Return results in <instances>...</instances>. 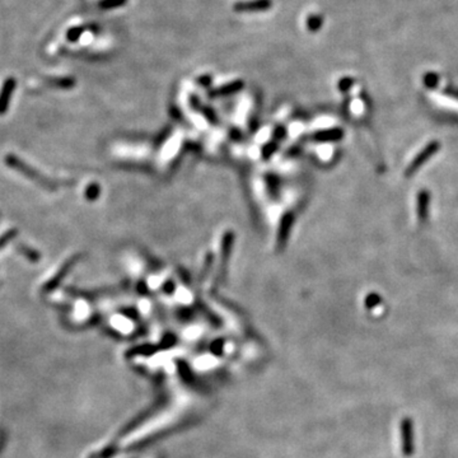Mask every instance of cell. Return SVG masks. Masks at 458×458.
<instances>
[{
	"instance_id": "obj_1",
	"label": "cell",
	"mask_w": 458,
	"mask_h": 458,
	"mask_svg": "<svg viewBox=\"0 0 458 458\" xmlns=\"http://www.w3.org/2000/svg\"><path fill=\"white\" fill-rule=\"evenodd\" d=\"M5 162H7L8 166L13 167L14 170L19 171L20 173H23L25 176L30 177V178H32L33 181L38 182L40 185L45 186L46 189H53L54 187L53 184H51V182L49 181L46 177H43L42 174L38 173V172L33 170V168H31L30 166H27L25 162H23V161L18 159L17 157H14V155H8V157L5 158Z\"/></svg>"
},
{
	"instance_id": "obj_2",
	"label": "cell",
	"mask_w": 458,
	"mask_h": 458,
	"mask_svg": "<svg viewBox=\"0 0 458 458\" xmlns=\"http://www.w3.org/2000/svg\"><path fill=\"white\" fill-rule=\"evenodd\" d=\"M439 148H441V144H439L438 142H431L430 144L426 145V147L424 148V149L421 150V152L419 153V154L416 155L413 161H411L410 166L406 168V171H405L406 177L413 176L414 172L418 170V168H420L421 166H423V163L425 162V161H428L429 158H430L431 155H433L434 153L439 149Z\"/></svg>"
},
{
	"instance_id": "obj_3",
	"label": "cell",
	"mask_w": 458,
	"mask_h": 458,
	"mask_svg": "<svg viewBox=\"0 0 458 458\" xmlns=\"http://www.w3.org/2000/svg\"><path fill=\"white\" fill-rule=\"evenodd\" d=\"M271 0H249V2H238L233 5V9L239 13L249 12H262L271 8Z\"/></svg>"
},
{
	"instance_id": "obj_4",
	"label": "cell",
	"mask_w": 458,
	"mask_h": 458,
	"mask_svg": "<svg viewBox=\"0 0 458 458\" xmlns=\"http://www.w3.org/2000/svg\"><path fill=\"white\" fill-rule=\"evenodd\" d=\"M401 434H402V452L405 456H411L414 451L413 444V423L410 419H403L401 424Z\"/></svg>"
},
{
	"instance_id": "obj_5",
	"label": "cell",
	"mask_w": 458,
	"mask_h": 458,
	"mask_svg": "<svg viewBox=\"0 0 458 458\" xmlns=\"http://www.w3.org/2000/svg\"><path fill=\"white\" fill-rule=\"evenodd\" d=\"M74 262H75V259H70L69 261L65 262L64 266H62L61 269H60L59 271L56 272L55 277H54L53 279L50 280V282H48V284L45 285V288H43V290H45V291H50V290H53V289H55L56 286L59 285V283L61 282L62 279H64L65 275H66V272L69 271L70 267L73 266V264H74Z\"/></svg>"
},
{
	"instance_id": "obj_6",
	"label": "cell",
	"mask_w": 458,
	"mask_h": 458,
	"mask_svg": "<svg viewBox=\"0 0 458 458\" xmlns=\"http://www.w3.org/2000/svg\"><path fill=\"white\" fill-rule=\"evenodd\" d=\"M418 215H419V219L421 222L426 219L428 217V209H429V195L428 192L423 191L420 192L419 195V199H418Z\"/></svg>"
},
{
	"instance_id": "obj_7",
	"label": "cell",
	"mask_w": 458,
	"mask_h": 458,
	"mask_svg": "<svg viewBox=\"0 0 458 458\" xmlns=\"http://www.w3.org/2000/svg\"><path fill=\"white\" fill-rule=\"evenodd\" d=\"M12 90H13V83L8 82L7 84L4 85V88H3V93L2 96H0V113H4L5 110H7L8 101H9L10 95H12Z\"/></svg>"
},
{
	"instance_id": "obj_8",
	"label": "cell",
	"mask_w": 458,
	"mask_h": 458,
	"mask_svg": "<svg viewBox=\"0 0 458 458\" xmlns=\"http://www.w3.org/2000/svg\"><path fill=\"white\" fill-rule=\"evenodd\" d=\"M307 26H308V28L311 31H318L319 28H321V26H322V18L319 17V15H316V14H313V15H311V17L308 18V22H307Z\"/></svg>"
},
{
	"instance_id": "obj_9",
	"label": "cell",
	"mask_w": 458,
	"mask_h": 458,
	"mask_svg": "<svg viewBox=\"0 0 458 458\" xmlns=\"http://www.w3.org/2000/svg\"><path fill=\"white\" fill-rule=\"evenodd\" d=\"M15 234H17V231H15V229H10V231L5 232V233L0 237V248L4 247L9 241H12V239L15 237Z\"/></svg>"
},
{
	"instance_id": "obj_10",
	"label": "cell",
	"mask_w": 458,
	"mask_h": 458,
	"mask_svg": "<svg viewBox=\"0 0 458 458\" xmlns=\"http://www.w3.org/2000/svg\"><path fill=\"white\" fill-rule=\"evenodd\" d=\"M20 251H22L23 254L28 257V259L32 260V261H36V260L40 259V256H38L37 252H35L33 249L27 248V247H20Z\"/></svg>"
},
{
	"instance_id": "obj_11",
	"label": "cell",
	"mask_w": 458,
	"mask_h": 458,
	"mask_svg": "<svg viewBox=\"0 0 458 458\" xmlns=\"http://www.w3.org/2000/svg\"><path fill=\"white\" fill-rule=\"evenodd\" d=\"M437 80H438V77L436 74H433V73H429L425 77V84L428 87H433V85L437 84Z\"/></svg>"
},
{
	"instance_id": "obj_12",
	"label": "cell",
	"mask_w": 458,
	"mask_h": 458,
	"mask_svg": "<svg viewBox=\"0 0 458 458\" xmlns=\"http://www.w3.org/2000/svg\"><path fill=\"white\" fill-rule=\"evenodd\" d=\"M97 194H98V190H97V186H96V185H92V186H89V189L87 190L88 199H96Z\"/></svg>"
}]
</instances>
